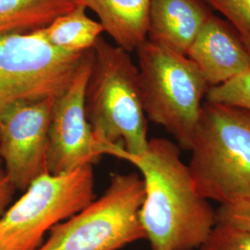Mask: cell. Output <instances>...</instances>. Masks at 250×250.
<instances>
[{
  "label": "cell",
  "instance_id": "6da1fadb",
  "mask_svg": "<svg viewBox=\"0 0 250 250\" xmlns=\"http://www.w3.org/2000/svg\"><path fill=\"white\" fill-rule=\"evenodd\" d=\"M122 148L109 146L106 155L132 163L142 174L140 222L152 250L199 249L217 224L216 211L198 192L178 145L153 138L140 155H128Z\"/></svg>",
  "mask_w": 250,
  "mask_h": 250
},
{
  "label": "cell",
  "instance_id": "7a4b0ae2",
  "mask_svg": "<svg viewBox=\"0 0 250 250\" xmlns=\"http://www.w3.org/2000/svg\"><path fill=\"white\" fill-rule=\"evenodd\" d=\"M85 110L103 154L107 146H121L128 155L146 150L147 118L137 65L129 52L102 37L93 48Z\"/></svg>",
  "mask_w": 250,
  "mask_h": 250
},
{
  "label": "cell",
  "instance_id": "3957f363",
  "mask_svg": "<svg viewBox=\"0 0 250 250\" xmlns=\"http://www.w3.org/2000/svg\"><path fill=\"white\" fill-rule=\"evenodd\" d=\"M198 192L221 204L250 195V112L205 101L190 147Z\"/></svg>",
  "mask_w": 250,
  "mask_h": 250
},
{
  "label": "cell",
  "instance_id": "277c9868",
  "mask_svg": "<svg viewBox=\"0 0 250 250\" xmlns=\"http://www.w3.org/2000/svg\"><path fill=\"white\" fill-rule=\"evenodd\" d=\"M135 51L146 116L190 150L209 85L187 55L147 39Z\"/></svg>",
  "mask_w": 250,
  "mask_h": 250
},
{
  "label": "cell",
  "instance_id": "5b68a950",
  "mask_svg": "<svg viewBox=\"0 0 250 250\" xmlns=\"http://www.w3.org/2000/svg\"><path fill=\"white\" fill-rule=\"evenodd\" d=\"M144 198L141 176L113 174L101 197L57 224L36 250H119L146 239L140 222Z\"/></svg>",
  "mask_w": 250,
  "mask_h": 250
},
{
  "label": "cell",
  "instance_id": "8992f818",
  "mask_svg": "<svg viewBox=\"0 0 250 250\" xmlns=\"http://www.w3.org/2000/svg\"><path fill=\"white\" fill-rule=\"evenodd\" d=\"M94 199L92 165L40 176L0 217V250H37L46 232Z\"/></svg>",
  "mask_w": 250,
  "mask_h": 250
},
{
  "label": "cell",
  "instance_id": "52a82bcc",
  "mask_svg": "<svg viewBox=\"0 0 250 250\" xmlns=\"http://www.w3.org/2000/svg\"><path fill=\"white\" fill-rule=\"evenodd\" d=\"M84 53L55 48L37 30L0 36V115L19 102L59 98Z\"/></svg>",
  "mask_w": 250,
  "mask_h": 250
},
{
  "label": "cell",
  "instance_id": "ba28073f",
  "mask_svg": "<svg viewBox=\"0 0 250 250\" xmlns=\"http://www.w3.org/2000/svg\"><path fill=\"white\" fill-rule=\"evenodd\" d=\"M93 62L86 51L69 87L55 99L48 131L47 170L62 174L95 164L104 156L85 110V92Z\"/></svg>",
  "mask_w": 250,
  "mask_h": 250
},
{
  "label": "cell",
  "instance_id": "9c48e42d",
  "mask_svg": "<svg viewBox=\"0 0 250 250\" xmlns=\"http://www.w3.org/2000/svg\"><path fill=\"white\" fill-rule=\"evenodd\" d=\"M56 99L19 102L0 115V160L16 190L48 173V131Z\"/></svg>",
  "mask_w": 250,
  "mask_h": 250
},
{
  "label": "cell",
  "instance_id": "30bf717a",
  "mask_svg": "<svg viewBox=\"0 0 250 250\" xmlns=\"http://www.w3.org/2000/svg\"><path fill=\"white\" fill-rule=\"evenodd\" d=\"M188 58L197 65L209 87L222 84L250 70V52L240 35L213 13L193 44Z\"/></svg>",
  "mask_w": 250,
  "mask_h": 250
},
{
  "label": "cell",
  "instance_id": "8fae6325",
  "mask_svg": "<svg viewBox=\"0 0 250 250\" xmlns=\"http://www.w3.org/2000/svg\"><path fill=\"white\" fill-rule=\"evenodd\" d=\"M211 14L204 0H151L147 40L187 55Z\"/></svg>",
  "mask_w": 250,
  "mask_h": 250
},
{
  "label": "cell",
  "instance_id": "7c38bea8",
  "mask_svg": "<svg viewBox=\"0 0 250 250\" xmlns=\"http://www.w3.org/2000/svg\"><path fill=\"white\" fill-rule=\"evenodd\" d=\"M150 1L78 0V3L94 11L115 45L130 53L147 39Z\"/></svg>",
  "mask_w": 250,
  "mask_h": 250
},
{
  "label": "cell",
  "instance_id": "4fadbf2b",
  "mask_svg": "<svg viewBox=\"0 0 250 250\" xmlns=\"http://www.w3.org/2000/svg\"><path fill=\"white\" fill-rule=\"evenodd\" d=\"M86 10L78 4L37 31L49 45L64 52L82 54L92 50L104 28L99 21L90 18Z\"/></svg>",
  "mask_w": 250,
  "mask_h": 250
},
{
  "label": "cell",
  "instance_id": "5bb4252c",
  "mask_svg": "<svg viewBox=\"0 0 250 250\" xmlns=\"http://www.w3.org/2000/svg\"><path fill=\"white\" fill-rule=\"evenodd\" d=\"M78 4V0H0V36L42 29Z\"/></svg>",
  "mask_w": 250,
  "mask_h": 250
},
{
  "label": "cell",
  "instance_id": "9a60e30c",
  "mask_svg": "<svg viewBox=\"0 0 250 250\" xmlns=\"http://www.w3.org/2000/svg\"><path fill=\"white\" fill-rule=\"evenodd\" d=\"M206 101L239 107L250 112V70L222 84L209 87Z\"/></svg>",
  "mask_w": 250,
  "mask_h": 250
},
{
  "label": "cell",
  "instance_id": "2e32d148",
  "mask_svg": "<svg viewBox=\"0 0 250 250\" xmlns=\"http://www.w3.org/2000/svg\"><path fill=\"white\" fill-rule=\"evenodd\" d=\"M210 8L222 13L241 36L250 52V0H204Z\"/></svg>",
  "mask_w": 250,
  "mask_h": 250
},
{
  "label": "cell",
  "instance_id": "e0dca14e",
  "mask_svg": "<svg viewBox=\"0 0 250 250\" xmlns=\"http://www.w3.org/2000/svg\"><path fill=\"white\" fill-rule=\"evenodd\" d=\"M199 250H250V232L217 223Z\"/></svg>",
  "mask_w": 250,
  "mask_h": 250
},
{
  "label": "cell",
  "instance_id": "ac0fdd59",
  "mask_svg": "<svg viewBox=\"0 0 250 250\" xmlns=\"http://www.w3.org/2000/svg\"><path fill=\"white\" fill-rule=\"evenodd\" d=\"M219 224H229L250 232V195L234 197L216 210Z\"/></svg>",
  "mask_w": 250,
  "mask_h": 250
},
{
  "label": "cell",
  "instance_id": "d6986e66",
  "mask_svg": "<svg viewBox=\"0 0 250 250\" xmlns=\"http://www.w3.org/2000/svg\"><path fill=\"white\" fill-rule=\"evenodd\" d=\"M16 189L10 183L0 160V217L10 206Z\"/></svg>",
  "mask_w": 250,
  "mask_h": 250
}]
</instances>
